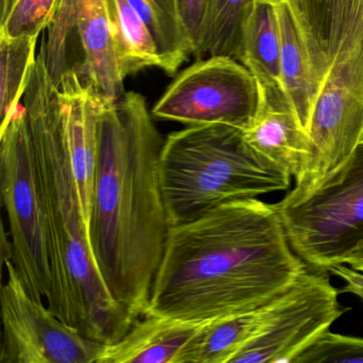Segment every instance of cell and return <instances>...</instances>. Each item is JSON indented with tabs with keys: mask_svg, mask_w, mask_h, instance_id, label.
<instances>
[{
	"mask_svg": "<svg viewBox=\"0 0 363 363\" xmlns=\"http://www.w3.org/2000/svg\"><path fill=\"white\" fill-rule=\"evenodd\" d=\"M307 269L274 203L227 201L171 227L144 315L196 323L226 318L269 303Z\"/></svg>",
	"mask_w": 363,
	"mask_h": 363,
	"instance_id": "cell-1",
	"label": "cell"
},
{
	"mask_svg": "<svg viewBox=\"0 0 363 363\" xmlns=\"http://www.w3.org/2000/svg\"><path fill=\"white\" fill-rule=\"evenodd\" d=\"M163 143L140 93L101 101L89 243L106 289L135 323L147 309L171 230L159 172Z\"/></svg>",
	"mask_w": 363,
	"mask_h": 363,
	"instance_id": "cell-2",
	"label": "cell"
},
{
	"mask_svg": "<svg viewBox=\"0 0 363 363\" xmlns=\"http://www.w3.org/2000/svg\"><path fill=\"white\" fill-rule=\"evenodd\" d=\"M22 103L28 116L48 225V308L86 337L106 345L114 343L135 322L112 298L93 261L67 147L60 90L41 52Z\"/></svg>",
	"mask_w": 363,
	"mask_h": 363,
	"instance_id": "cell-3",
	"label": "cell"
},
{
	"mask_svg": "<svg viewBox=\"0 0 363 363\" xmlns=\"http://www.w3.org/2000/svg\"><path fill=\"white\" fill-rule=\"evenodd\" d=\"M161 189L171 227L201 218L220 203L288 190L291 176L255 152L242 129L186 126L164 139Z\"/></svg>",
	"mask_w": 363,
	"mask_h": 363,
	"instance_id": "cell-4",
	"label": "cell"
},
{
	"mask_svg": "<svg viewBox=\"0 0 363 363\" xmlns=\"http://www.w3.org/2000/svg\"><path fill=\"white\" fill-rule=\"evenodd\" d=\"M308 269L329 273L363 244V141L339 169L298 199L274 203Z\"/></svg>",
	"mask_w": 363,
	"mask_h": 363,
	"instance_id": "cell-5",
	"label": "cell"
},
{
	"mask_svg": "<svg viewBox=\"0 0 363 363\" xmlns=\"http://www.w3.org/2000/svg\"><path fill=\"white\" fill-rule=\"evenodd\" d=\"M308 133L309 156L286 199L311 192L363 141V0L325 77Z\"/></svg>",
	"mask_w": 363,
	"mask_h": 363,
	"instance_id": "cell-6",
	"label": "cell"
},
{
	"mask_svg": "<svg viewBox=\"0 0 363 363\" xmlns=\"http://www.w3.org/2000/svg\"><path fill=\"white\" fill-rule=\"evenodd\" d=\"M0 186L7 212L12 262L29 294L50 293L48 225L26 108L22 104L0 124Z\"/></svg>",
	"mask_w": 363,
	"mask_h": 363,
	"instance_id": "cell-7",
	"label": "cell"
},
{
	"mask_svg": "<svg viewBox=\"0 0 363 363\" xmlns=\"http://www.w3.org/2000/svg\"><path fill=\"white\" fill-rule=\"evenodd\" d=\"M40 52L48 73L59 86L74 73L104 103L124 94L106 0H61Z\"/></svg>",
	"mask_w": 363,
	"mask_h": 363,
	"instance_id": "cell-8",
	"label": "cell"
},
{
	"mask_svg": "<svg viewBox=\"0 0 363 363\" xmlns=\"http://www.w3.org/2000/svg\"><path fill=\"white\" fill-rule=\"evenodd\" d=\"M258 84L229 56L196 60L182 71L152 110L158 120L186 126L224 124L243 129L258 107Z\"/></svg>",
	"mask_w": 363,
	"mask_h": 363,
	"instance_id": "cell-9",
	"label": "cell"
},
{
	"mask_svg": "<svg viewBox=\"0 0 363 363\" xmlns=\"http://www.w3.org/2000/svg\"><path fill=\"white\" fill-rule=\"evenodd\" d=\"M341 290L328 273L308 269L269 303L260 333L231 363H293L299 354L350 308L340 305Z\"/></svg>",
	"mask_w": 363,
	"mask_h": 363,
	"instance_id": "cell-10",
	"label": "cell"
},
{
	"mask_svg": "<svg viewBox=\"0 0 363 363\" xmlns=\"http://www.w3.org/2000/svg\"><path fill=\"white\" fill-rule=\"evenodd\" d=\"M1 363H96L106 344L86 337L33 298L11 258L3 259Z\"/></svg>",
	"mask_w": 363,
	"mask_h": 363,
	"instance_id": "cell-11",
	"label": "cell"
},
{
	"mask_svg": "<svg viewBox=\"0 0 363 363\" xmlns=\"http://www.w3.org/2000/svg\"><path fill=\"white\" fill-rule=\"evenodd\" d=\"M256 80L258 107L242 129L244 140L263 158L295 177L309 156V133L284 86L265 78Z\"/></svg>",
	"mask_w": 363,
	"mask_h": 363,
	"instance_id": "cell-12",
	"label": "cell"
},
{
	"mask_svg": "<svg viewBox=\"0 0 363 363\" xmlns=\"http://www.w3.org/2000/svg\"><path fill=\"white\" fill-rule=\"evenodd\" d=\"M211 322L142 316L124 337L105 345L96 363H199Z\"/></svg>",
	"mask_w": 363,
	"mask_h": 363,
	"instance_id": "cell-13",
	"label": "cell"
},
{
	"mask_svg": "<svg viewBox=\"0 0 363 363\" xmlns=\"http://www.w3.org/2000/svg\"><path fill=\"white\" fill-rule=\"evenodd\" d=\"M58 88L67 147L89 237L99 159V110L101 101L74 73L65 74Z\"/></svg>",
	"mask_w": 363,
	"mask_h": 363,
	"instance_id": "cell-14",
	"label": "cell"
},
{
	"mask_svg": "<svg viewBox=\"0 0 363 363\" xmlns=\"http://www.w3.org/2000/svg\"><path fill=\"white\" fill-rule=\"evenodd\" d=\"M276 5L282 86L308 131L324 78L316 67L307 30L294 0H276Z\"/></svg>",
	"mask_w": 363,
	"mask_h": 363,
	"instance_id": "cell-15",
	"label": "cell"
},
{
	"mask_svg": "<svg viewBox=\"0 0 363 363\" xmlns=\"http://www.w3.org/2000/svg\"><path fill=\"white\" fill-rule=\"evenodd\" d=\"M307 30L314 60L326 77L347 35L361 0H294Z\"/></svg>",
	"mask_w": 363,
	"mask_h": 363,
	"instance_id": "cell-16",
	"label": "cell"
},
{
	"mask_svg": "<svg viewBox=\"0 0 363 363\" xmlns=\"http://www.w3.org/2000/svg\"><path fill=\"white\" fill-rule=\"evenodd\" d=\"M239 61L255 78H267L282 84L276 0H252L242 29Z\"/></svg>",
	"mask_w": 363,
	"mask_h": 363,
	"instance_id": "cell-17",
	"label": "cell"
},
{
	"mask_svg": "<svg viewBox=\"0 0 363 363\" xmlns=\"http://www.w3.org/2000/svg\"><path fill=\"white\" fill-rule=\"evenodd\" d=\"M123 79L148 67L162 69L156 42L129 0H106Z\"/></svg>",
	"mask_w": 363,
	"mask_h": 363,
	"instance_id": "cell-18",
	"label": "cell"
},
{
	"mask_svg": "<svg viewBox=\"0 0 363 363\" xmlns=\"http://www.w3.org/2000/svg\"><path fill=\"white\" fill-rule=\"evenodd\" d=\"M129 3L152 33L162 61L161 69L167 75H176L194 52L182 23L178 0H129Z\"/></svg>",
	"mask_w": 363,
	"mask_h": 363,
	"instance_id": "cell-19",
	"label": "cell"
},
{
	"mask_svg": "<svg viewBox=\"0 0 363 363\" xmlns=\"http://www.w3.org/2000/svg\"><path fill=\"white\" fill-rule=\"evenodd\" d=\"M252 0H210L209 10L195 48L196 60L229 56L239 61L242 29Z\"/></svg>",
	"mask_w": 363,
	"mask_h": 363,
	"instance_id": "cell-20",
	"label": "cell"
},
{
	"mask_svg": "<svg viewBox=\"0 0 363 363\" xmlns=\"http://www.w3.org/2000/svg\"><path fill=\"white\" fill-rule=\"evenodd\" d=\"M39 35L8 37L0 33V116L1 124L22 104L31 69L37 60Z\"/></svg>",
	"mask_w": 363,
	"mask_h": 363,
	"instance_id": "cell-21",
	"label": "cell"
},
{
	"mask_svg": "<svg viewBox=\"0 0 363 363\" xmlns=\"http://www.w3.org/2000/svg\"><path fill=\"white\" fill-rule=\"evenodd\" d=\"M269 303L210 323L199 363H231L235 354L260 333Z\"/></svg>",
	"mask_w": 363,
	"mask_h": 363,
	"instance_id": "cell-22",
	"label": "cell"
},
{
	"mask_svg": "<svg viewBox=\"0 0 363 363\" xmlns=\"http://www.w3.org/2000/svg\"><path fill=\"white\" fill-rule=\"evenodd\" d=\"M61 0H16L0 21V33L8 37L40 35L54 20Z\"/></svg>",
	"mask_w": 363,
	"mask_h": 363,
	"instance_id": "cell-23",
	"label": "cell"
},
{
	"mask_svg": "<svg viewBox=\"0 0 363 363\" xmlns=\"http://www.w3.org/2000/svg\"><path fill=\"white\" fill-rule=\"evenodd\" d=\"M363 363L362 337L326 330L297 356L293 363Z\"/></svg>",
	"mask_w": 363,
	"mask_h": 363,
	"instance_id": "cell-24",
	"label": "cell"
},
{
	"mask_svg": "<svg viewBox=\"0 0 363 363\" xmlns=\"http://www.w3.org/2000/svg\"><path fill=\"white\" fill-rule=\"evenodd\" d=\"M178 5L182 23L195 50L207 18L210 0H178Z\"/></svg>",
	"mask_w": 363,
	"mask_h": 363,
	"instance_id": "cell-25",
	"label": "cell"
},
{
	"mask_svg": "<svg viewBox=\"0 0 363 363\" xmlns=\"http://www.w3.org/2000/svg\"><path fill=\"white\" fill-rule=\"evenodd\" d=\"M329 273L337 276L346 282L345 286L341 289L342 293H352L360 297L363 301V272L354 269L345 263H340L329 269Z\"/></svg>",
	"mask_w": 363,
	"mask_h": 363,
	"instance_id": "cell-26",
	"label": "cell"
},
{
	"mask_svg": "<svg viewBox=\"0 0 363 363\" xmlns=\"http://www.w3.org/2000/svg\"><path fill=\"white\" fill-rule=\"evenodd\" d=\"M345 264L363 272V244L344 261Z\"/></svg>",
	"mask_w": 363,
	"mask_h": 363,
	"instance_id": "cell-27",
	"label": "cell"
},
{
	"mask_svg": "<svg viewBox=\"0 0 363 363\" xmlns=\"http://www.w3.org/2000/svg\"><path fill=\"white\" fill-rule=\"evenodd\" d=\"M16 0H0V21H3Z\"/></svg>",
	"mask_w": 363,
	"mask_h": 363,
	"instance_id": "cell-28",
	"label": "cell"
}]
</instances>
